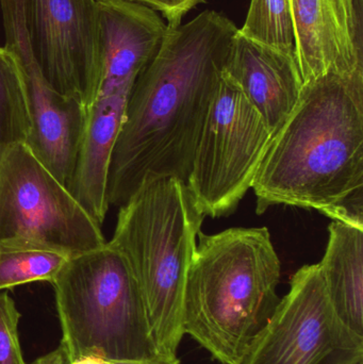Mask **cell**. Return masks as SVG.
I'll return each instance as SVG.
<instances>
[{"label":"cell","instance_id":"cell-1","mask_svg":"<svg viewBox=\"0 0 363 364\" xmlns=\"http://www.w3.org/2000/svg\"><path fill=\"white\" fill-rule=\"evenodd\" d=\"M238 30L213 10L168 27L128 95L109 172V205L121 207L147 179L173 176L187 184Z\"/></svg>","mask_w":363,"mask_h":364},{"label":"cell","instance_id":"cell-2","mask_svg":"<svg viewBox=\"0 0 363 364\" xmlns=\"http://www.w3.org/2000/svg\"><path fill=\"white\" fill-rule=\"evenodd\" d=\"M251 188L258 214L293 205L363 229V77L328 72L304 83Z\"/></svg>","mask_w":363,"mask_h":364},{"label":"cell","instance_id":"cell-3","mask_svg":"<svg viewBox=\"0 0 363 364\" xmlns=\"http://www.w3.org/2000/svg\"><path fill=\"white\" fill-rule=\"evenodd\" d=\"M281 264L266 227L198 233L183 331L222 364H241L278 307Z\"/></svg>","mask_w":363,"mask_h":364},{"label":"cell","instance_id":"cell-4","mask_svg":"<svg viewBox=\"0 0 363 364\" xmlns=\"http://www.w3.org/2000/svg\"><path fill=\"white\" fill-rule=\"evenodd\" d=\"M204 218L185 182L147 179L119 207L108 242L136 277L161 357L176 358L185 336V284Z\"/></svg>","mask_w":363,"mask_h":364},{"label":"cell","instance_id":"cell-5","mask_svg":"<svg viewBox=\"0 0 363 364\" xmlns=\"http://www.w3.org/2000/svg\"><path fill=\"white\" fill-rule=\"evenodd\" d=\"M51 284L67 363L87 356L111 363L161 357L136 277L108 242L68 259Z\"/></svg>","mask_w":363,"mask_h":364},{"label":"cell","instance_id":"cell-6","mask_svg":"<svg viewBox=\"0 0 363 364\" xmlns=\"http://www.w3.org/2000/svg\"><path fill=\"white\" fill-rule=\"evenodd\" d=\"M107 243L102 228L26 144L0 160V250L57 252L67 259Z\"/></svg>","mask_w":363,"mask_h":364},{"label":"cell","instance_id":"cell-7","mask_svg":"<svg viewBox=\"0 0 363 364\" xmlns=\"http://www.w3.org/2000/svg\"><path fill=\"white\" fill-rule=\"evenodd\" d=\"M272 138L261 115L223 73L187 181L205 218H221L237 209L251 188Z\"/></svg>","mask_w":363,"mask_h":364},{"label":"cell","instance_id":"cell-8","mask_svg":"<svg viewBox=\"0 0 363 364\" xmlns=\"http://www.w3.org/2000/svg\"><path fill=\"white\" fill-rule=\"evenodd\" d=\"M363 337L335 314L319 264L304 265L241 364H355Z\"/></svg>","mask_w":363,"mask_h":364},{"label":"cell","instance_id":"cell-9","mask_svg":"<svg viewBox=\"0 0 363 364\" xmlns=\"http://www.w3.org/2000/svg\"><path fill=\"white\" fill-rule=\"evenodd\" d=\"M34 59L49 85L87 109L102 75L97 0H23Z\"/></svg>","mask_w":363,"mask_h":364},{"label":"cell","instance_id":"cell-10","mask_svg":"<svg viewBox=\"0 0 363 364\" xmlns=\"http://www.w3.org/2000/svg\"><path fill=\"white\" fill-rule=\"evenodd\" d=\"M6 45L21 68L30 119L26 146L67 188L89 109L53 89L43 76L28 38L23 0H0Z\"/></svg>","mask_w":363,"mask_h":364},{"label":"cell","instance_id":"cell-11","mask_svg":"<svg viewBox=\"0 0 363 364\" xmlns=\"http://www.w3.org/2000/svg\"><path fill=\"white\" fill-rule=\"evenodd\" d=\"M102 75L98 95L131 89L168 32L157 11L131 0L99 1Z\"/></svg>","mask_w":363,"mask_h":364},{"label":"cell","instance_id":"cell-12","mask_svg":"<svg viewBox=\"0 0 363 364\" xmlns=\"http://www.w3.org/2000/svg\"><path fill=\"white\" fill-rule=\"evenodd\" d=\"M223 73L238 85L273 136L296 108L304 85L294 53L256 42L239 30Z\"/></svg>","mask_w":363,"mask_h":364},{"label":"cell","instance_id":"cell-13","mask_svg":"<svg viewBox=\"0 0 363 364\" xmlns=\"http://www.w3.org/2000/svg\"><path fill=\"white\" fill-rule=\"evenodd\" d=\"M131 89L99 95L89 109L67 190L92 220L102 227L109 205L108 181L111 160L121 129L126 102Z\"/></svg>","mask_w":363,"mask_h":364},{"label":"cell","instance_id":"cell-14","mask_svg":"<svg viewBox=\"0 0 363 364\" xmlns=\"http://www.w3.org/2000/svg\"><path fill=\"white\" fill-rule=\"evenodd\" d=\"M319 264L330 305L339 320L363 337V229L332 220Z\"/></svg>","mask_w":363,"mask_h":364},{"label":"cell","instance_id":"cell-15","mask_svg":"<svg viewBox=\"0 0 363 364\" xmlns=\"http://www.w3.org/2000/svg\"><path fill=\"white\" fill-rule=\"evenodd\" d=\"M294 57L303 82L332 72L334 55L324 25L321 0H289Z\"/></svg>","mask_w":363,"mask_h":364},{"label":"cell","instance_id":"cell-16","mask_svg":"<svg viewBox=\"0 0 363 364\" xmlns=\"http://www.w3.org/2000/svg\"><path fill=\"white\" fill-rule=\"evenodd\" d=\"M332 72L363 77V0H321Z\"/></svg>","mask_w":363,"mask_h":364},{"label":"cell","instance_id":"cell-17","mask_svg":"<svg viewBox=\"0 0 363 364\" xmlns=\"http://www.w3.org/2000/svg\"><path fill=\"white\" fill-rule=\"evenodd\" d=\"M21 68L15 55L0 47V160L17 144H25L30 134Z\"/></svg>","mask_w":363,"mask_h":364},{"label":"cell","instance_id":"cell-18","mask_svg":"<svg viewBox=\"0 0 363 364\" xmlns=\"http://www.w3.org/2000/svg\"><path fill=\"white\" fill-rule=\"evenodd\" d=\"M239 32L256 42L293 53L289 0H251L244 25Z\"/></svg>","mask_w":363,"mask_h":364},{"label":"cell","instance_id":"cell-19","mask_svg":"<svg viewBox=\"0 0 363 364\" xmlns=\"http://www.w3.org/2000/svg\"><path fill=\"white\" fill-rule=\"evenodd\" d=\"M67 260L45 250H0V291L34 282L51 284Z\"/></svg>","mask_w":363,"mask_h":364},{"label":"cell","instance_id":"cell-20","mask_svg":"<svg viewBox=\"0 0 363 364\" xmlns=\"http://www.w3.org/2000/svg\"><path fill=\"white\" fill-rule=\"evenodd\" d=\"M21 314L8 293H0V364H27L19 342Z\"/></svg>","mask_w":363,"mask_h":364},{"label":"cell","instance_id":"cell-21","mask_svg":"<svg viewBox=\"0 0 363 364\" xmlns=\"http://www.w3.org/2000/svg\"><path fill=\"white\" fill-rule=\"evenodd\" d=\"M140 2L157 12H161L168 27H177L183 23V16L205 0H131Z\"/></svg>","mask_w":363,"mask_h":364},{"label":"cell","instance_id":"cell-22","mask_svg":"<svg viewBox=\"0 0 363 364\" xmlns=\"http://www.w3.org/2000/svg\"><path fill=\"white\" fill-rule=\"evenodd\" d=\"M112 364H180V361L177 358H166V357H159L155 360L144 361V363H114Z\"/></svg>","mask_w":363,"mask_h":364},{"label":"cell","instance_id":"cell-23","mask_svg":"<svg viewBox=\"0 0 363 364\" xmlns=\"http://www.w3.org/2000/svg\"><path fill=\"white\" fill-rule=\"evenodd\" d=\"M67 364H112L104 359L99 358V357L87 356L82 357V358L76 359V360L70 361Z\"/></svg>","mask_w":363,"mask_h":364},{"label":"cell","instance_id":"cell-24","mask_svg":"<svg viewBox=\"0 0 363 364\" xmlns=\"http://www.w3.org/2000/svg\"><path fill=\"white\" fill-rule=\"evenodd\" d=\"M355 364H363V359H362V360L358 361V363H355Z\"/></svg>","mask_w":363,"mask_h":364},{"label":"cell","instance_id":"cell-25","mask_svg":"<svg viewBox=\"0 0 363 364\" xmlns=\"http://www.w3.org/2000/svg\"><path fill=\"white\" fill-rule=\"evenodd\" d=\"M97 1H102V0H97Z\"/></svg>","mask_w":363,"mask_h":364}]
</instances>
